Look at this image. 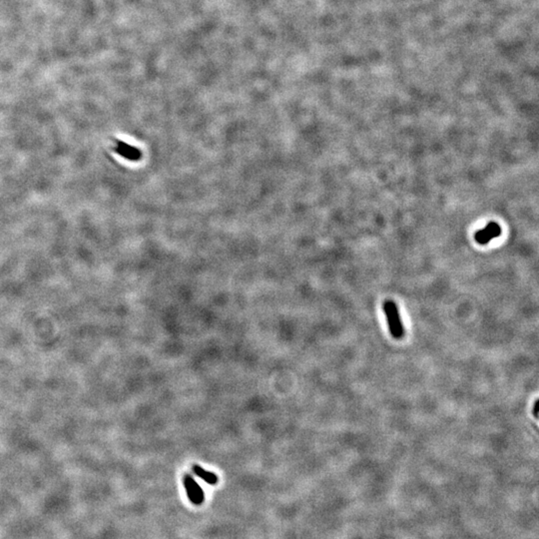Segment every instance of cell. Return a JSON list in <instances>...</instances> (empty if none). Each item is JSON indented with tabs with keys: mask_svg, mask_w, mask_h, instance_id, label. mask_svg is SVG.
<instances>
[{
	"mask_svg": "<svg viewBox=\"0 0 539 539\" xmlns=\"http://www.w3.org/2000/svg\"><path fill=\"white\" fill-rule=\"evenodd\" d=\"M538 404H539V402H538V401H536V402H535V405H534V409H533V413H534V416H535V418H537V416H538V412H537V409H538Z\"/></svg>",
	"mask_w": 539,
	"mask_h": 539,
	"instance_id": "6",
	"label": "cell"
},
{
	"mask_svg": "<svg viewBox=\"0 0 539 539\" xmlns=\"http://www.w3.org/2000/svg\"><path fill=\"white\" fill-rule=\"evenodd\" d=\"M382 309L386 317L388 330L391 337L396 339L403 338L404 336V328L401 321V316H400L397 304L391 300H386L383 303Z\"/></svg>",
	"mask_w": 539,
	"mask_h": 539,
	"instance_id": "1",
	"label": "cell"
},
{
	"mask_svg": "<svg viewBox=\"0 0 539 539\" xmlns=\"http://www.w3.org/2000/svg\"><path fill=\"white\" fill-rule=\"evenodd\" d=\"M501 235V227L496 222H489L483 229L478 230L474 235V240L479 245H486L494 238Z\"/></svg>",
	"mask_w": 539,
	"mask_h": 539,
	"instance_id": "3",
	"label": "cell"
},
{
	"mask_svg": "<svg viewBox=\"0 0 539 539\" xmlns=\"http://www.w3.org/2000/svg\"><path fill=\"white\" fill-rule=\"evenodd\" d=\"M184 486L187 493V496L190 501L195 505H201L205 500L203 489L190 474L184 476Z\"/></svg>",
	"mask_w": 539,
	"mask_h": 539,
	"instance_id": "2",
	"label": "cell"
},
{
	"mask_svg": "<svg viewBox=\"0 0 539 539\" xmlns=\"http://www.w3.org/2000/svg\"><path fill=\"white\" fill-rule=\"evenodd\" d=\"M193 472L196 475L199 476L201 479H203L208 484L215 485L218 482V476L215 473H213L211 472H208V471H205L204 469H202L200 467V465H194Z\"/></svg>",
	"mask_w": 539,
	"mask_h": 539,
	"instance_id": "5",
	"label": "cell"
},
{
	"mask_svg": "<svg viewBox=\"0 0 539 539\" xmlns=\"http://www.w3.org/2000/svg\"><path fill=\"white\" fill-rule=\"evenodd\" d=\"M115 151L130 161H138L141 158V151L125 142H118Z\"/></svg>",
	"mask_w": 539,
	"mask_h": 539,
	"instance_id": "4",
	"label": "cell"
}]
</instances>
